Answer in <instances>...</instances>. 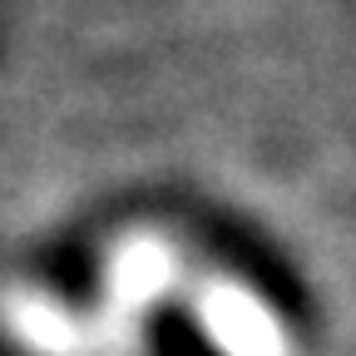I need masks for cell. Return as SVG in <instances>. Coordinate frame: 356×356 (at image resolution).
Segmentation results:
<instances>
[{
  "mask_svg": "<svg viewBox=\"0 0 356 356\" xmlns=\"http://www.w3.org/2000/svg\"><path fill=\"white\" fill-rule=\"evenodd\" d=\"M0 327L30 356H144V327L124 322L104 302L74 312L70 302L35 287L0 292Z\"/></svg>",
  "mask_w": 356,
  "mask_h": 356,
  "instance_id": "obj_1",
  "label": "cell"
},
{
  "mask_svg": "<svg viewBox=\"0 0 356 356\" xmlns=\"http://www.w3.org/2000/svg\"><path fill=\"white\" fill-rule=\"evenodd\" d=\"M188 312L218 356H297L287 322L238 277H198L188 292Z\"/></svg>",
  "mask_w": 356,
  "mask_h": 356,
  "instance_id": "obj_2",
  "label": "cell"
},
{
  "mask_svg": "<svg viewBox=\"0 0 356 356\" xmlns=\"http://www.w3.org/2000/svg\"><path fill=\"white\" fill-rule=\"evenodd\" d=\"M178 282H184V252L154 228L124 233L104 252V307L134 327H144V312L163 302Z\"/></svg>",
  "mask_w": 356,
  "mask_h": 356,
  "instance_id": "obj_3",
  "label": "cell"
}]
</instances>
